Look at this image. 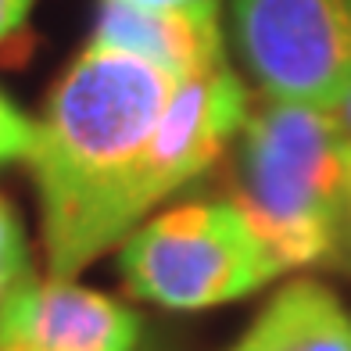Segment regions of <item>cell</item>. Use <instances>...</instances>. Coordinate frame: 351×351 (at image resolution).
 <instances>
[{"mask_svg": "<svg viewBox=\"0 0 351 351\" xmlns=\"http://www.w3.org/2000/svg\"><path fill=\"white\" fill-rule=\"evenodd\" d=\"M176 83L136 54L90 43L47 93L25 162L51 280H72L136 230V169Z\"/></svg>", "mask_w": 351, "mask_h": 351, "instance_id": "obj_1", "label": "cell"}, {"mask_svg": "<svg viewBox=\"0 0 351 351\" xmlns=\"http://www.w3.org/2000/svg\"><path fill=\"white\" fill-rule=\"evenodd\" d=\"M237 136L230 201L247 215L283 273L333 258L351 169L337 115L262 97Z\"/></svg>", "mask_w": 351, "mask_h": 351, "instance_id": "obj_2", "label": "cell"}, {"mask_svg": "<svg viewBox=\"0 0 351 351\" xmlns=\"http://www.w3.org/2000/svg\"><path fill=\"white\" fill-rule=\"evenodd\" d=\"M119 276L140 301L201 312L254 294L283 265L233 201H186L125 237Z\"/></svg>", "mask_w": 351, "mask_h": 351, "instance_id": "obj_3", "label": "cell"}, {"mask_svg": "<svg viewBox=\"0 0 351 351\" xmlns=\"http://www.w3.org/2000/svg\"><path fill=\"white\" fill-rule=\"evenodd\" d=\"M262 97L333 111L351 90V0H230Z\"/></svg>", "mask_w": 351, "mask_h": 351, "instance_id": "obj_4", "label": "cell"}, {"mask_svg": "<svg viewBox=\"0 0 351 351\" xmlns=\"http://www.w3.org/2000/svg\"><path fill=\"white\" fill-rule=\"evenodd\" d=\"M251 111L247 86L226 61L176 83L136 169L133 204L143 219L158 201L208 172Z\"/></svg>", "mask_w": 351, "mask_h": 351, "instance_id": "obj_5", "label": "cell"}, {"mask_svg": "<svg viewBox=\"0 0 351 351\" xmlns=\"http://www.w3.org/2000/svg\"><path fill=\"white\" fill-rule=\"evenodd\" d=\"M143 319L75 280H29L0 315V351H136Z\"/></svg>", "mask_w": 351, "mask_h": 351, "instance_id": "obj_6", "label": "cell"}, {"mask_svg": "<svg viewBox=\"0 0 351 351\" xmlns=\"http://www.w3.org/2000/svg\"><path fill=\"white\" fill-rule=\"evenodd\" d=\"M90 43L136 54L176 79H186L226 61L219 4L136 8L130 0H101Z\"/></svg>", "mask_w": 351, "mask_h": 351, "instance_id": "obj_7", "label": "cell"}, {"mask_svg": "<svg viewBox=\"0 0 351 351\" xmlns=\"http://www.w3.org/2000/svg\"><path fill=\"white\" fill-rule=\"evenodd\" d=\"M230 351H351V308L319 280H291Z\"/></svg>", "mask_w": 351, "mask_h": 351, "instance_id": "obj_8", "label": "cell"}, {"mask_svg": "<svg viewBox=\"0 0 351 351\" xmlns=\"http://www.w3.org/2000/svg\"><path fill=\"white\" fill-rule=\"evenodd\" d=\"M29 280H33V273H29V247L22 222L11 212V204L0 197V315Z\"/></svg>", "mask_w": 351, "mask_h": 351, "instance_id": "obj_9", "label": "cell"}, {"mask_svg": "<svg viewBox=\"0 0 351 351\" xmlns=\"http://www.w3.org/2000/svg\"><path fill=\"white\" fill-rule=\"evenodd\" d=\"M36 143V122L22 115L4 93H0V165L4 162H14V158H29Z\"/></svg>", "mask_w": 351, "mask_h": 351, "instance_id": "obj_10", "label": "cell"}, {"mask_svg": "<svg viewBox=\"0 0 351 351\" xmlns=\"http://www.w3.org/2000/svg\"><path fill=\"white\" fill-rule=\"evenodd\" d=\"M29 11H33V0H0V43L22 33Z\"/></svg>", "mask_w": 351, "mask_h": 351, "instance_id": "obj_11", "label": "cell"}, {"mask_svg": "<svg viewBox=\"0 0 351 351\" xmlns=\"http://www.w3.org/2000/svg\"><path fill=\"white\" fill-rule=\"evenodd\" d=\"M333 258L341 262V269L351 276V169H348V194H344V212H341V226H337V247Z\"/></svg>", "mask_w": 351, "mask_h": 351, "instance_id": "obj_12", "label": "cell"}, {"mask_svg": "<svg viewBox=\"0 0 351 351\" xmlns=\"http://www.w3.org/2000/svg\"><path fill=\"white\" fill-rule=\"evenodd\" d=\"M136 8H197V4H219V0H130Z\"/></svg>", "mask_w": 351, "mask_h": 351, "instance_id": "obj_13", "label": "cell"}, {"mask_svg": "<svg viewBox=\"0 0 351 351\" xmlns=\"http://www.w3.org/2000/svg\"><path fill=\"white\" fill-rule=\"evenodd\" d=\"M333 115H337V122H341V133H344V140H348V151H351V90L344 93V101L333 108Z\"/></svg>", "mask_w": 351, "mask_h": 351, "instance_id": "obj_14", "label": "cell"}]
</instances>
